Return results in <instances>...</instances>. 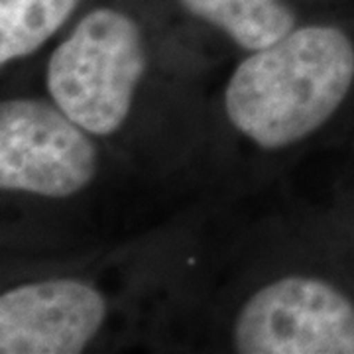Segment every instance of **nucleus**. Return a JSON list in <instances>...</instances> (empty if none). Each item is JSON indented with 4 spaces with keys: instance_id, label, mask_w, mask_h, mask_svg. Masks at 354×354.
Returning <instances> with one entry per match:
<instances>
[{
    "instance_id": "obj_5",
    "label": "nucleus",
    "mask_w": 354,
    "mask_h": 354,
    "mask_svg": "<svg viewBox=\"0 0 354 354\" xmlns=\"http://www.w3.org/2000/svg\"><path fill=\"white\" fill-rule=\"evenodd\" d=\"M106 317V297L83 279L14 286L0 295V353H83L101 335Z\"/></svg>"
},
{
    "instance_id": "obj_3",
    "label": "nucleus",
    "mask_w": 354,
    "mask_h": 354,
    "mask_svg": "<svg viewBox=\"0 0 354 354\" xmlns=\"http://www.w3.org/2000/svg\"><path fill=\"white\" fill-rule=\"evenodd\" d=\"M230 342L244 354H354V276L268 281L239 309Z\"/></svg>"
},
{
    "instance_id": "obj_4",
    "label": "nucleus",
    "mask_w": 354,
    "mask_h": 354,
    "mask_svg": "<svg viewBox=\"0 0 354 354\" xmlns=\"http://www.w3.org/2000/svg\"><path fill=\"white\" fill-rule=\"evenodd\" d=\"M95 136L53 101L10 97L0 104V187L44 199H67L99 174Z\"/></svg>"
},
{
    "instance_id": "obj_7",
    "label": "nucleus",
    "mask_w": 354,
    "mask_h": 354,
    "mask_svg": "<svg viewBox=\"0 0 354 354\" xmlns=\"http://www.w3.org/2000/svg\"><path fill=\"white\" fill-rule=\"evenodd\" d=\"M79 0H0V64L38 51L75 12Z\"/></svg>"
},
{
    "instance_id": "obj_2",
    "label": "nucleus",
    "mask_w": 354,
    "mask_h": 354,
    "mask_svg": "<svg viewBox=\"0 0 354 354\" xmlns=\"http://www.w3.org/2000/svg\"><path fill=\"white\" fill-rule=\"evenodd\" d=\"M148 51L138 22L118 8L101 6L83 16L53 50L46 85L50 99L95 138L127 124Z\"/></svg>"
},
{
    "instance_id": "obj_1",
    "label": "nucleus",
    "mask_w": 354,
    "mask_h": 354,
    "mask_svg": "<svg viewBox=\"0 0 354 354\" xmlns=\"http://www.w3.org/2000/svg\"><path fill=\"white\" fill-rule=\"evenodd\" d=\"M354 109V28L299 26L250 51L225 88L228 122L262 150L290 148Z\"/></svg>"
},
{
    "instance_id": "obj_6",
    "label": "nucleus",
    "mask_w": 354,
    "mask_h": 354,
    "mask_svg": "<svg viewBox=\"0 0 354 354\" xmlns=\"http://www.w3.org/2000/svg\"><path fill=\"white\" fill-rule=\"evenodd\" d=\"M179 4L246 51L264 50L297 28L295 12L283 0H179Z\"/></svg>"
}]
</instances>
